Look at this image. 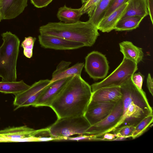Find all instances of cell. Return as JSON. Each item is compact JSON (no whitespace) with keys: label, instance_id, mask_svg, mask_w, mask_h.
<instances>
[{"label":"cell","instance_id":"1","mask_svg":"<svg viewBox=\"0 0 153 153\" xmlns=\"http://www.w3.org/2000/svg\"><path fill=\"white\" fill-rule=\"evenodd\" d=\"M91 86L81 76L71 77L50 107L57 118L84 116L92 94Z\"/></svg>","mask_w":153,"mask_h":153},{"label":"cell","instance_id":"18","mask_svg":"<svg viewBox=\"0 0 153 153\" xmlns=\"http://www.w3.org/2000/svg\"><path fill=\"white\" fill-rule=\"evenodd\" d=\"M119 46L124 57L137 64L142 60L143 53L142 49L134 45L131 42L123 41L119 44Z\"/></svg>","mask_w":153,"mask_h":153},{"label":"cell","instance_id":"16","mask_svg":"<svg viewBox=\"0 0 153 153\" xmlns=\"http://www.w3.org/2000/svg\"><path fill=\"white\" fill-rule=\"evenodd\" d=\"M71 64L70 62L61 61L57 66L56 69L52 74L51 83L65 78L71 77L75 75L81 76L84 67L83 63H77L69 67Z\"/></svg>","mask_w":153,"mask_h":153},{"label":"cell","instance_id":"34","mask_svg":"<svg viewBox=\"0 0 153 153\" xmlns=\"http://www.w3.org/2000/svg\"><path fill=\"white\" fill-rule=\"evenodd\" d=\"M103 137L102 138V140H113L117 137V135L115 133H110L108 132L105 133L102 135Z\"/></svg>","mask_w":153,"mask_h":153},{"label":"cell","instance_id":"11","mask_svg":"<svg viewBox=\"0 0 153 153\" xmlns=\"http://www.w3.org/2000/svg\"><path fill=\"white\" fill-rule=\"evenodd\" d=\"M115 104L90 101L84 116L91 126L93 125L107 117L113 110Z\"/></svg>","mask_w":153,"mask_h":153},{"label":"cell","instance_id":"23","mask_svg":"<svg viewBox=\"0 0 153 153\" xmlns=\"http://www.w3.org/2000/svg\"><path fill=\"white\" fill-rule=\"evenodd\" d=\"M112 0H102L95 9L89 20L96 26L104 17L105 13Z\"/></svg>","mask_w":153,"mask_h":153},{"label":"cell","instance_id":"6","mask_svg":"<svg viewBox=\"0 0 153 153\" xmlns=\"http://www.w3.org/2000/svg\"><path fill=\"white\" fill-rule=\"evenodd\" d=\"M137 69V64L123 57L120 64L110 74L101 81L91 85L92 92L102 87L120 86L130 78Z\"/></svg>","mask_w":153,"mask_h":153},{"label":"cell","instance_id":"38","mask_svg":"<svg viewBox=\"0 0 153 153\" xmlns=\"http://www.w3.org/2000/svg\"></svg>","mask_w":153,"mask_h":153},{"label":"cell","instance_id":"22","mask_svg":"<svg viewBox=\"0 0 153 153\" xmlns=\"http://www.w3.org/2000/svg\"><path fill=\"white\" fill-rule=\"evenodd\" d=\"M144 18L136 16L122 18L117 23L114 30L117 31H130L137 28Z\"/></svg>","mask_w":153,"mask_h":153},{"label":"cell","instance_id":"10","mask_svg":"<svg viewBox=\"0 0 153 153\" xmlns=\"http://www.w3.org/2000/svg\"><path fill=\"white\" fill-rule=\"evenodd\" d=\"M50 82V80L48 79L39 80L35 82L25 91L15 95L13 104L16 107L14 110L22 107L33 106Z\"/></svg>","mask_w":153,"mask_h":153},{"label":"cell","instance_id":"28","mask_svg":"<svg viewBox=\"0 0 153 153\" xmlns=\"http://www.w3.org/2000/svg\"><path fill=\"white\" fill-rule=\"evenodd\" d=\"M128 0H112L106 11L104 17L107 16L118 7L127 2Z\"/></svg>","mask_w":153,"mask_h":153},{"label":"cell","instance_id":"35","mask_svg":"<svg viewBox=\"0 0 153 153\" xmlns=\"http://www.w3.org/2000/svg\"><path fill=\"white\" fill-rule=\"evenodd\" d=\"M87 0H81L82 4L85 3Z\"/></svg>","mask_w":153,"mask_h":153},{"label":"cell","instance_id":"3","mask_svg":"<svg viewBox=\"0 0 153 153\" xmlns=\"http://www.w3.org/2000/svg\"><path fill=\"white\" fill-rule=\"evenodd\" d=\"M40 34L62 38L91 47L99 35L97 26L88 20L72 23L50 22L39 29Z\"/></svg>","mask_w":153,"mask_h":153},{"label":"cell","instance_id":"27","mask_svg":"<svg viewBox=\"0 0 153 153\" xmlns=\"http://www.w3.org/2000/svg\"><path fill=\"white\" fill-rule=\"evenodd\" d=\"M135 127L132 126H126L115 128L112 131L116 134L117 137H121L127 138L131 137Z\"/></svg>","mask_w":153,"mask_h":153},{"label":"cell","instance_id":"30","mask_svg":"<svg viewBox=\"0 0 153 153\" xmlns=\"http://www.w3.org/2000/svg\"><path fill=\"white\" fill-rule=\"evenodd\" d=\"M144 76L140 72L134 73L131 78L134 84L140 89H142V86Z\"/></svg>","mask_w":153,"mask_h":153},{"label":"cell","instance_id":"12","mask_svg":"<svg viewBox=\"0 0 153 153\" xmlns=\"http://www.w3.org/2000/svg\"><path fill=\"white\" fill-rule=\"evenodd\" d=\"M38 38L39 44L41 47L45 48L55 50H72L85 47L81 43L56 36L40 34Z\"/></svg>","mask_w":153,"mask_h":153},{"label":"cell","instance_id":"33","mask_svg":"<svg viewBox=\"0 0 153 153\" xmlns=\"http://www.w3.org/2000/svg\"><path fill=\"white\" fill-rule=\"evenodd\" d=\"M147 86L150 93L153 96V84L152 79L150 74H148L147 79Z\"/></svg>","mask_w":153,"mask_h":153},{"label":"cell","instance_id":"25","mask_svg":"<svg viewBox=\"0 0 153 153\" xmlns=\"http://www.w3.org/2000/svg\"><path fill=\"white\" fill-rule=\"evenodd\" d=\"M36 39V37L30 36L25 37L21 44V47L23 48V54L27 58H30L33 56V49Z\"/></svg>","mask_w":153,"mask_h":153},{"label":"cell","instance_id":"21","mask_svg":"<svg viewBox=\"0 0 153 153\" xmlns=\"http://www.w3.org/2000/svg\"><path fill=\"white\" fill-rule=\"evenodd\" d=\"M30 86L23 80L18 82L1 81L0 82V92L15 95L25 91Z\"/></svg>","mask_w":153,"mask_h":153},{"label":"cell","instance_id":"14","mask_svg":"<svg viewBox=\"0 0 153 153\" xmlns=\"http://www.w3.org/2000/svg\"><path fill=\"white\" fill-rule=\"evenodd\" d=\"M28 0H0V18L11 19L22 13L27 5Z\"/></svg>","mask_w":153,"mask_h":153},{"label":"cell","instance_id":"36","mask_svg":"<svg viewBox=\"0 0 153 153\" xmlns=\"http://www.w3.org/2000/svg\"><path fill=\"white\" fill-rule=\"evenodd\" d=\"M2 137L0 135V142L2 141Z\"/></svg>","mask_w":153,"mask_h":153},{"label":"cell","instance_id":"37","mask_svg":"<svg viewBox=\"0 0 153 153\" xmlns=\"http://www.w3.org/2000/svg\"><path fill=\"white\" fill-rule=\"evenodd\" d=\"M1 20L0 18V22Z\"/></svg>","mask_w":153,"mask_h":153},{"label":"cell","instance_id":"9","mask_svg":"<svg viewBox=\"0 0 153 153\" xmlns=\"http://www.w3.org/2000/svg\"><path fill=\"white\" fill-rule=\"evenodd\" d=\"M84 68L90 77L94 80L105 78L109 69L105 56L97 51L89 53L85 58Z\"/></svg>","mask_w":153,"mask_h":153},{"label":"cell","instance_id":"26","mask_svg":"<svg viewBox=\"0 0 153 153\" xmlns=\"http://www.w3.org/2000/svg\"><path fill=\"white\" fill-rule=\"evenodd\" d=\"M102 0H87L80 8L82 15L86 13L89 17Z\"/></svg>","mask_w":153,"mask_h":153},{"label":"cell","instance_id":"24","mask_svg":"<svg viewBox=\"0 0 153 153\" xmlns=\"http://www.w3.org/2000/svg\"><path fill=\"white\" fill-rule=\"evenodd\" d=\"M153 120V115H150L144 118L135 127L131 137L134 139L142 135L152 123Z\"/></svg>","mask_w":153,"mask_h":153},{"label":"cell","instance_id":"19","mask_svg":"<svg viewBox=\"0 0 153 153\" xmlns=\"http://www.w3.org/2000/svg\"><path fill=\"white\" fill-rule=\"evenodd\" d=\"M127 2L126 12L123 17L136 16L144 18L149 15L146 0H128Z\"/></svg>","mask_w":153,"mask_h":153},{"label":"cell","instance_id":"15","mask_svg":"<svg viewBox=\"0 0 153 153\" xmlns=\"http://www.w3.org/2000/svg\"><path fill=\"white\" fill-rule=\"evenodd\" d=\"M122 97L120 86L105 87L92 92L90 101L115 104Z\"/></svg>","mask_w":153,"mask_h":153},{"label":"cell","instance_id":"8","mask_svg":"<svg viewBox=\"0 0 153 153\" xmlns=\"http://www.w3.org/2000/svg\"><path fill=\"white\" fill-rule=\"evenodd\" d=\"M123 112V104L121 98L115 104L111 112L102 120L91 126L85 134L99 137L105 133L111 132L120 120Z\"/></svg>","mask_w":153,"mask_h":153},{"label":"cell","instance_id":"7","mask_svg":"<svg viewBox=\"0 0 153 153\" xmlns=\"http://www.w3.org/2000/svg\"><path fill=\"white\" fill-rule=\"evenodd\" d=\"M0 135L7 142L37 141L38 137L49 136L48 128L35 130L26 126L9 127L0 130Z\"/></svg>","mask_w":153,"mask_h":153},{"label":"cell","instance_id":"2","mask_svg":"<svg viewBox=\"0 0 153 153\" xmlns=\"http://www.w3.org/2000/svg\"><path fill=\"white\" fill-rule=\"evenodd\" d=\"M120 87L123 112L121 118L114 129L126 126L135 127L145 117L153 115L152 108L145 92L134 84L131 77Z\"/></svg>","mask_w":153,"mask_h":153},{"label":"cell","instance_id":"17","mask_svg":"<svg viewBox=\"0 0 153 153\" xmlns=\"http://www.w3.org/2000/svg\"><path fill=\"white\" fill-rule=\"evenodd\" d=\"M128 4L126 2L103 18L97 25L98 30L108 33L114 30L117 23L125 14Z\"/></svg>","mask_w":153,"mask_h":153},{"label":"cell","instance_id":"13","mask_svg":"<svg viewBox=\"0 0 153 153\" xmlns=\"http://www.w3.org/2000/svg\"><path fill=\"white\" fill-rule=\"evenodd\" d=\"M71 77L59 79L49 84L33 106L36 107L44 106L50 107Z\"/></svg>","mask_w":153,"mask_h":153},{"label":"cell","instance_id":"5","mask_svg":"<svg viewBox=\"0 0 153 153\" xmlns=\"http://www.w3.org/2000/svg\"><path fill=\"white\" fill-rule=\"evenodd\" d=\"M91 125L84 116L58 118L48 128L49 136L63 140L74 134H85Z\"/></svg>","mask_w":153,"mask_h":153},{"label":"cell","instance_id":"20","mask_svg":"<svg viewBox=\"0 0 153 153\" xmlns=\"http://www.w3.org/2000/svg\"><path fill=\"white\" fill-rule=\"evenodd\" d=\"M82 15L80 8L73 9L66 5L59 8L57 13L58 19L66 23H74L79 21Z\"/></svg>","mask_w":153,"mask_h":153},{"label":"cell","instance_id":"31","mask_svg":"<svg viewBox=\"0 0 153 153\" xmlns=\"http://www.w3.org/2000/svg\"><path fill=\"white\" fill-rule=\"evenodd\" d=\"M53 0H30L31 3L37 8L45 7Z\"/></svg>","mask_w":153,"mask_h":153},{"label":"cell","instance_id":"32","mask_svg":"<svg viewBox=\"0 0 153 153\" xmlns=\"http://www.w3.org/2000/svg\"><path fill=\"white\" fill-rule=\"evenodd\" d=\"M146 3L149 15L153 24V0H146Z\"/></svg>","mask_w":153,"mask_h":153},{"label":"cell","instance_id":"4","mask_svg":"<svg viewBox=\"0 0 153 153\" xmlns=\"http://www.w3.org/2000/svg\"><path fill=\"white\" fill-rule=\"evenodd\" d=\"M1 36L3 42L0 47V77L2 82H16L20 40L10 31Z\"/></svg>","mask_w":153,"mask_h":153},{"label":"cell","instance_id":"29","mask_svg":"<svg viewBox=\"0 0 153 153\" xmlns=\"http://www.w3.org/2000/svg\"><path fill=\"white\" fill-rule=\"evenodd\" d=\"M65 140H102L101 138L96 137L93 135H88L82 134L79 135L76 137H68L66 138Z\"/></svg>","mask_w":153,"mask_h":153}]
</instances>
